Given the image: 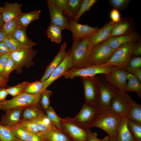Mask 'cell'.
<instances>
[{"mask_svg": "<svg viewBox=\"0 0 141 141\" xmlns=\"http://www.w3.org/2000/svg\"><path fill=\"white\" fill-rule=\"evenodd\" d=\"M3 55L1 53H0V58L1 57V56H2V55Z\"/></svg>", "mask_w": 141, "mask_h": 141, "instance_id": "cell-62", "label": "cell"}, {"mask_svg": "<svg viewBox=\"0 0 141 141\" xmlns=\"http://www.w3.org/2000/svg\"><path fill=\"white\" fill-rule=\"evenodd\" d=\"M11 51L3 41L0 42V53L3 55L9 54Z\"/></svg>", "mask_w": 141, "mask_h": 141, "instance_id": "cell-52", "label": "cell"}, {"mask_svg": "<svg viewBox=\"0 0 141 141\" xmlns=\"http://www.w3.org/2000/svg\"><path fill=\"white\" fill-rule=\"evenodd\" d=\"M67 43L64 42L60 46L59 51L52 61L48 66L40 81L44 82L50 76L52 72L63 60L66 54Z\"/></svg>", "mask_w": 141, "mask_h": 141, "instance_id": "cell-25", "label": "cell"}, {"mask_svg": "<svg viewBox=\"0 0 141 141\" xmlns=\"http://www.w3.org/2000/svg\"><path fill=\"white\" fill-rule=\"evenodd\" d=\"M56 6L61 9L66 15L68 20H72L69 8V0H52Z\"/></svg>", "mask_w": 141, "mask_h": 141, "instance_id": "cell-39", "label": "cell"}, {"mask_svg": "<svg viewBox=\"0 0 141 141\" xmlns=\"http://www.w3.org/2000/svg\"><path fill=\"white\" fill-rule=\"evenodd\" d=\"M43 82L40 80L28 82L22 92L32 95L40 94L43 91Z\"/></svg>", "mask_w": 141, "mask_h": 141, "instance_id": "cell-32", "label": "cell"}, {"mask_svg": "<svg viewBox=\"0 0 141 141\" xmlns=\"http://www.w3.org/2000/svg\"><path fill=\"white\" fill-rule=\"evenodd\" d=\"M140 37L135 31L127 34L111 37L107 40L110 46L115 49L124 44L139 41Z\"/></svg>", "mask_w": 141, "mask_h": 141, "instance_id": "cell-21", "label": "cell"}, {"mask_svg": "<svg viewBox=\"0 0 141 141\" xmlns=\"http://www.w3.org/2000/svg\"><path fill=\"white\" fill-rule=\"evenodd\" d=\"M46 3L50 16V24L60 27L63 30L67 29L70 31L69 22L63 11L56 6L52 0H47Z\"/></svg>", "mask_w": 141, "mask_h": 141, "instance_id": "cell-13", "label": "cell"}, {"mask_svg": "<svg viewBox=\"0 0 141 141\" xmlns=\"http://www.w3.org/2000/svg\"><path fill=\"white\" fill-rule=\"evenodd\" d=\"M17 139L8 127L0 124V141H16Z\"/></svg>", "mask_w": 141, "mask_h": 141, "instance_id": "cell-41", "label": "cell"}, {"mask_svg": "<svg viewBox=\"0 0 141 141\" xmlns=\"http://www.w3.org/2000/svg\"><path fill=\"white\" fill-rule=\"evenodd\" d=\"M4 9V7H0V13L2 12Z\"/></svg>", "mask_w": 141, "mask_h": 141, "instance_id": "cell-60", "label": "cell"}, {"mask_svg": "<svg viewBox=\"0 0 141 141\" xmlns=\"http://www.w3.org/2000/svg\"><path fill=\"white\" fill-rule=\"evenodd\" d=\"M108 109L110 111L115 115L128 117V112L123 99L117 89Z\"/></svg>", "mask_w": 141, "mask_h": 141, "instance_id": "cell-24", "label": "cell"}, {"mask_svg": "<svg viewBox=\"0 0 141 141\" xmlns=\"http://www.w3.org/2000/svg\"><path fill=\"white\" fill-rule=\"evenodd\" d=\"M73 67L72 53L70 48L66 52L65 56L61 63L52 72L49 78L43 82V91L56 80L63 76L69 69Z\"/></svg>", "mask_w": 141, "mask_h": 141, "instance_id": "cell-12", "label": "cell"}, {"mask_svg": "<svg viewBox=\"0 0 141 141\" xmlns=\"http://www.w3.org/2000/svg\"><path fill=\"white\" fill-rule=\"evenodd\" d=\"M38 134L43 141H75L65 131L56 126L46 131L40 132Z\"/></svg>", "mask_w": 141, "mask_h": 141, "instance_id": "cell-17", "label": "cell"}, {"mask_svg": "<svg viewBox=\"0 0 141 141\" xmlns=\"http://www.w3.org/2000/svg\"><path fill=\"white\" fill-rule=\"evenodd\" d=\"M69 22L73 40L90 36L97 32L100 29L92 27L87 25H82L73 20L69 21Z\"/></svg>", "mask_w": 141, "mask_h": 141, "instance_id": "cell-15", "label": "cell"}, {"mask_svg": "<svg viewBox=\"0 0 141 141\" xmlns=\"http://www.w3.org/2000/svg\"><path fill=\"white\" fill-rule=\"evenodd\" d=\"M26 141H43L38 134H29Z\"/></svg>", "mask_w": 141, "mask_h": 141, "instance_id": "cell-55", "label": "cell"}, {"mask_svg": "<svg viewBox=\"0 0 141 141\" xmlns=\"http://www.w3.org/2000/svg\"><path fill=\"white\" fill-rule=\"evenodd\" d=\"M25 107L17 108L5 110V114L1 118L0 124L8 127L19 123L21 120L22 111Z\"/></svg>", "mask_w": 141, "mask_h": 141, "instance_id": "cell-20", "label": "cell"}, {"mask_svg": "<svg viewBox=\"0 0 141 141\" xmlns=\"http://www.w3.org/2000/svg\"><path fill=\"white\" fill-rule=\"evenodd\" d=\"M116 23L111 21L105 24L96 33L85 38L95 45L107 40L110 36Z\"/></svg>", "mask_w": 141, "mask_h": 141, "instance_id": "cell-19", "label": "cell"}, {"mask_svg": "<svg viewBox=\"0 0 141 141\" xmlns=\"http://www.w3.org/2000/svg\"><path fill=\"white\" fill-rule=\"evenodd\" d=\"M61 126L75 141H87L91 130L74 121L72 118H62Z\"/></svg>", "mask_w": 141, "mask_h": 141, "instance_id": "cell-5", "label": "cell"}, {"mask_svg": "<svg viewBox=\"0 0 141 141\" xmlns=\"http://www.w3.org/2000/svg\"><path fill=\"white\" fill-rule=\"evenodd\" d=\"M26 28L18 26L12 36L21 45L32 49L37 43L28 38L26 33Z\"/></svg>", "mask_w": 141, "mask_h": 141, "instance_id": "cell-27", "label": "cell"}, {"mask_svg": "<svg viewBox=\"0 0 141 141\" xmlns=\"http://www.w3.org/2000/svg\"><path fill=\"white\" fill-rule=\"evenodd\" d=\"M141 55V44L140 41L137 43L133 51L132 55L139 56Z\"/></svg>", "mask_w": 141, "mask_h": 141, "instance_id": "cell-53", "label": "cell"}, {"mask_svg": "<svg viewBox=\"0 0 141 141\" xmlns=\"http://www.w3.org/2000/svg\"><path fill=\"white\" fill-rule=\"evenodd\" d=\"M122 117L114 114L108 108L101 107L89 128H99L106 132L110 137H116L117 127Z\"/></svg>", "mask_w": 141, "mask_h": 141, "instance_id": "cell-2", "label": "cell"}, {"mask_svg": "<svg viewBox=\"0 0 141 141\" xmlns=\"http://www.w3.org/2000/svg\"><path fill=\"white\" fill-rule=\"evenodd\" d=\"M17 18L13 19L5 22L2 28L5 33L7 37L12 36L18 25Z\"/></svg>", "mask_w": 141, "mask_h": 141, "instance_id": "cell-38", "label": "cell"}, {"mask_svg": "<svg viewBox=\"0 0 141 141\" xmlns=\"http://www.w3.org/2000/svg\"><path fill=\"white\" fill-rule=\"evenodd\" d=\"M19 124L25 131L29 134H38L40 131L35 123L31 120H21Z\"/></svg>", "mask_w": 141, "mask_h": 141, "instance_id": "cell-33", "label": "cell"}, {"mask_svg": "<svg viewBox=\"0 0 141 141\" xmlns=\"http://www.w3.org/2000/svg\"><path fill=\"white\" fill-rule=\"evenodd\" d=\"M8 81V79H5L2 76H0V88L5 87Z\"/></svg>", "mask_w": 141, "mask_h": 141, "instance_id": "cell-56", "label": "cell"}, {"mask_svg": "<svg viewBox=\"0 0 141 141\" xmlns=\"http://www.w3.org/2000/svg\"><path fill=\"white\" fill-rule=\"evenodd\" d=\"M131 1L130 0H110L108 2L113 8L120 12L126 8Z\"/></svg>", "mask_w": 141, "mask_h": 141, "instance_id": "cell-44", "label": "cell"}, {"mask_svg": "<svg viewBox=\"0 0 141 141\" xmlns=\"http://www.w3.org/2000/svg\"><path fill=\"white\" fill-rule=\"evenodd\" d=\"M45 111L47 116L55 126L59 129H62L61 126L62 118L57 115L52 107L50 106Z\"/></svg>", "mask_w": 141, "mask_h": 141, "instance_id": "cell-40", "label": "cell"}, {"mask_svg": "<svg viewBox=\"0 0 141 141\" xmlns=\"http://www.w3.org/2000/svg\"><path fill=\"white\" fill-rule=\"evenodd\" d=\"M40 94L32 95L22 92L11 99L1 103L0 109L5 111L40 103Z\"/></svg>", "mask_w": 141, "mask_h": 141, "instance_id": "cell-4", "label": "cell"}, {"mask_svg": "<svg viewBox=\"0 0 141 141\" xmlns=\"http://www.w3.org/2000/svg\"><path fill=\"white\" fill-rule=\"evenodd\" d=\"M93 47L90 42L85 38L73 40L70 48L73 68L81 69L92 66L90 58Z\"/></svg>", "mask_w": 141, "mask_h": 141, "instance_id": "cell-1", "label": "cell"}, {"mask_svg": "<svg viewBox=\"0 0 141 141\" xmlns=\"http://www.w3.org/2000/svg\"><path fill=\"white\" fill-rule=\"evenodd\" d=\"M81 78L84 88L85 102L98 104V89L100 80L99 78L96 76Z\"/></svg>", "mask_w": 141, "mask_h": 141, "instance_id": "cell-9", "label": "cell"}, {"mask_svg": "<svg viewBox=\"0 0 141 141\" xmlns=\"http://www.w3.org/2000/svg\"><path fill=\"white\" fill-rule=\"evenodd\" d=\"M32 120L37 125L40 132L46 131L55 126L45 113Z\"/></svg>", "mask_w": 141, "mask_h": 141, "instance_id": "cell-30", "label": "cell"}, {"mask_svg": "<svg viewBox=\"0 0 141 141\" xmlns=\"http://www.w3.org/2000/svg\"><path fill=\"white\" fill-rule=\"evenodd\" d=\"M110 139V137L108 135L105 136L103 139H99L97 137V134L96 132H92L91 131L87 141H109Z\"/></svg>", "mask_w": 141, "mask_h": 141, "instance_id": "cell-48", "label": "cell"}, {"mask_svg": "<svg viewBox=\"0 0 141 141\" xmlns=\"http://www.w3.org/2000/svg\"><path fill=\"white\" fill-rule=\"evenodd\" d=\"M4 23L3 19L2 12L1 13H0V28H2Z\"/></svg>", "mask_w": 141, "mask_h": 141, "instance_id": "cell-58", "label": "cell"}, {"mask_svg": "<svg viewBox=\"0 0 141 141\" xmlns=\"http://www.w3.org/2000/svg\"><path fill=\"white\" fill-rule=\"evenodd\" d=\"M127 125L136 140L141 141V123L129 119Z\"/></svg>", "mask_w": 141, "mask_h": 141, "instance_id": "cell-34", "label": "cell"}, {"mask_svg": "<svg viewBox=\"0 0 141 141\" xmlns=\"http://www.w3.org/2000/svg\"><path fill=\"white\" fill-rule=\"evenodd\" d=\"M137 43H129L121 45L114 52L109 60L101 65L115 66L126 70Z\"/></svg>", "mask_w": 141, "mask_h": 141, "instance_id": "cell-3", "label": "cell"}, {"mask_svg": "<svg viewBox=\"0 0 141 141\" xmlns=\"http://www.w3.org/2000/svg\"><path fill=\"white\" fill-rule=\"evenodd\" d=\"M1 103L0 102V108L1 105Z\"/></svg>", "mask_w": 141, "mask_h": 141, "instance_id": "cell-63", "label": "cell"}, {"mask_svg": "<svg viewBox=\"0 0 141 141\" xmlns=\"http://www.w3.org/2000/svg\"><path fill=\"white\" fill-rule=\"evenodd\" d=\"M23 5L22 4H19L17 2L5 3L2 12L3 19L4 22L17 18L22 14L23 13L22 12L21 8Z\"/></svg>", "mask_w": 141, "mask_h": 141, "instance_id": "cell-23", "label": "cell"}, {"mask_svg": "<svg viewBox=\"0 0 141 141\" xmlns=\"http://www.w3.org/2000/svg\"><path fill=\"white\" fill-rule=\"evenodd\" d=\"M40 10H34L30 12L23 13L17 18L18 26L26 28L33 21L39 18Z\"/></svg>", "mask_w": 141, "mask_h": 141, "instance_id": "cell-28", "label": "cell"}, {"mask_svg": "<svg viewBox=\"0 0 141 141\" xmlns=\"http://www.w3.org/2000/svg\"><path fill=\"white\" fill-rule=\"evenodd\" d=\"M128 82L126 86V93L134 91L141 98V81L136 77L129 73L127 76Z\"/></svg>", "mask_w": 141, "mask_h": 141, "instance_id": "cell-29", "label": "cell"}, {"mask_svg": "<svg viewBox=\"0 0 141 141\" xmlns=\"http://www.w3.org/2000/svg\"><path fill=\"white\" fill-rule=\"evenodd\" d=\"M45 113L40 103L24 108L21 112V120H33Z\"/></svg>", "mask_w": 141, "mask_h": 141, "instance_id": "cell-26", "label": "cell"}, {"mask_svg": "<svg viewBox=\"0 0 141 141\" xmlns=\"http://www.w3.org/2000/svg\"><path fill=\"white\" fill-rule=\"evenodd\" d=\"M111 66L107 65H92L84 68L77 69L72 67L63 75L66 79H73L76 77H92L98 74L104 75L109 73Z\"/></svg>", "mask_w": 141, "mask_h": 141, "instance_id": "cell-6", "label": "cell"}, {"mask_svg": "<svg viewBox=\"0 0 141 141\" xmlns=\"http://www.w3.org/2000/svg\"><path fill=\"white\" fill-rule=\"evenodd\" d=\"M141 57L139 56H135L131 58L127 67L135 68H141Z\"/></svg>", "mask_w": 141, "mask_h": 141, "instance_id": "cell-47", "label": "cell"}, {"mask_svg": "<svg viewBox=\"0 0 141 141\" xmlns=\"http://www.w3.org/2000/svg\"><path fill=\"white\" fill-rule=\"evenodd\" d=\"M9 54H4L0 58V76H1L9 57Z\"/></svg>", "mask_w": 141, "mask_h": 141, "instance_id": "cell-49", "label": "cell"}, {"mask_svg": "<svg viewBox=\"0 0 141 141\" xmlns=\"http://www.w3.org/2000/svg\"><path fill=\"white\" fill-rule=\"evenodd\" d=\"M110 17L111 21L115 23L119 22L121 18L120 12L114 8L110 11Z\"/></svg>", "mask_w": 141, "mask_h": 141, "instance_id": "cell-50", "label": "cell"}, {"mask_svg": "<svg viewBox=\"0 0 141 141\" xmlns=\"http://www.w3.org/2000/svg\"><path fill=\"white\" fill-rule=\"evenodd\" d=\"M109 141H117L116 137H110Z\"/></svg>", "mask_w": 141, "mask_h": 141, "instance_id": "cell-59", "label": "cell"}, {"mask_svg": "<svg viewBox=\"0 0 141 141\" xmlns=\"http://www.w3.org/2000/svg\"><path fill=\"white\" fill-rule=\"evenodd\" d=\"M28 82H23L14 86H9L7 88L8 93L13 97L16 96L22 92Z\"/></svg>", "mask_w": 141, "mask_h": 141, "instance_id": "cell-43", "label": "cell"}, {"mask_svg": "<svg viewBox=\"0 0 141 141\" xmlns=\"http://www.w3.org/2000/svg\"><path fill=\"white\" fill-rule=\"evenodd\" d=\"M117 49L112 48L107 40L93 45L90 58L91 65H99L104 64Z\"/></svg>", "mask_w": 141, "mask_h": 141, "instance_id": "cell-7", "label": "cell"}, {"mask_svg": "<svg viewBox=\"0 0 141 141\" xmlns=\"http://www.w3.org/2000/svg\"><path fill=\"white\" fill-rule=\"evenodd\" d=\"M16 141H22L17 138Z\"/></svg>", "mask_w": 141, "mask_h": 141, "instance_id": "cell-61", "label": "cell"}, {"mask_svg": "<svg viewBox=\"0 0 141 141\" xmlns=\"http://www.w3.org/2000/svg\"><path fill=\"white\" fill-rule=\"evenodd\" d=\"M52 94V91L47 89L43 90L40 93V103L45 111L50 106V98Z\"/></svg>", "mask_w": 141, "mask_h": 141, "instance_id": "cell-42", "label": "cell"}, {"mask_svg": "<svg viewBox=\"0 0 141 141\" xmlns=\"http://www.w3.org/2000/svg\"><path fill=\"white\" fill-rule=\"evenodd\" d=\"M129 119L127 116H122L118 125L116 132L117 141H137L128 127Z\"/></svg>", "mask_w": 141, "mask_h": 141, "instance_id": "cell-22", "label": "cell"}, {"mask_svg": "<svg viewBox=\"0 0 141 141\" xmlns=\"http://www.w3.org/2000/svg\"><path fill=\"white\" fill-rule=\"evenodd\" d=\"M3 41L11 52L32 49L21 45L12 36L6 37Z\"/></svg>", "mask_w": 141, "mask_h": 141, "instance_id": "cell-35", "label": "cell"}, {"mask_svg": "<svg viewBox=\"0 0 141 141\" xmlns=\"http://www.w3.org/2000/svg\"><path fill=\"white\" fill-rule=\"evenodd\" d=\"M82 0H69L70 10L71 13L72 20L78 12Z\"/></svg>", "mask_w": 141, "mask_h": 141, "instance_id": "cell-46", "label": "cell"}, {"mask_svg": "<svg viewBox=\"0 0 141 141\" xmlns=\"http://www.w3.org/2000/svg\"><path fill=\"white\" fill-rule=\"evenodd\" d=\"M134 22L130 17H123L117 22L110 37L127 34L135 31Z\"/></svg>", "mask_w": 141, "mask_h": 141, "instance_id": "cell-18", "label": "cell"}, {"mask_svg": "<svg viewBox=\"0 0 141 141\" xmlns=\"http://www.w3.org/2000/svg\"><path fill=\"white\" fill-rule=\"evenodd\" d=\"M6 37V34L2 28H0V42L3 41Z\"/></svg>", "mask_w": 141, "mask_h": 141, "instance_id": "cell-57", "label": "cell"}, {"mask_svg": "<svg viewBox=\"0 0 141 141\" xmlns=\"http://www.w3.org/2000/svg\"><path fill=\"white\" fill-rule=\"evenodd\" d=\"M62 30L60 27L50 24L47 29L46 34L52 42L59 44L62 40L61 32Z\"/></svg>", "mask_w": 141, "mask_h": 141, "instance_id": "cell-31", "label": "cell"}, {"mask_svg": "<svg viewBox=\"0 0 141 141\" xmlns=\"http://www.w3.org/2000/svg\"><path fill=\"white\" fill-rule=\"evenodd\" d=\"M129 73L126 70L111 66L109 73L104 76L108 83L113 87L119 91L125 92Z\"/></svg>", "mask_w": 141, "mask_h": 141, "instance_id": "cell-11", "label": "cell"}, {"mask_svg": "<svg viewBox=\"0 0 141 141\" xmlns=\"http://www.w3.org/2000/svg\"><path fill=\"white\" fill-rule=\"evenodd\" d=\"M126 70L130 73L137 77L141 81V69L140 68H131L127 67Z\"/></svg>", "mask_w": 141, "mask_h": 141, "instance_id": "cell-51", "label": "cell"}, {"mask_svg": "<svg viewBox=\"0 0 141 141\" xmlns=\"http://www.w3.org/2000/svg\"><path fill=\"white\" fill-rule=\"evenodd\" d=\"M97 1V0H82L79 10L73 20L78 22L83 14L86 11H89Z\"/></svg>", "mask_w": 141, "mask_h": 141, "instance_id": "cell-36", "label": "cell"}, {"mask_svg": "<svg viewBox=\"0 0 141 141\" xmlns=\"http://www.w3.org/2000/svg\"><path fill=\"white\" fill-rule=\"evenodd\" d=\"M100 108L98 104L85 102L79 112L75 117L72 118V119L80 125L89 128L90 125Z\"/></svg>", "mask_w": 141, "mask_h": 141, "instance_id": "cell-10", "label": "cell"}, {"mask_svg": "<svg viewBox=\"0 0 141 141\" xmlns=\"http://www.w3.org/2000/svg\"><path fill=\"white\" fill-rule=\"evenodd\" d=\"M118 91L128 112L129 119L141 123V105L134 101L126 93Z\"/></svg>", "mask_w": 141, "mask_h": 141, "instance_id": "cell-14", "label": "cell"}, {"mask_svg": "<svg viewBox=\"0 0 141 141\" xmlns=\"http://www.w3.org/2000/svg\"><path fill=\"white\" fill-rule=\"evenodd\" d=\"M8 95L7 88L5 87L0 88V102L2 103L5 101Z\"/></svg>", "mask_w": 141, "mask_h": 141, "instance_id": "cell-54", "label": "cell"}, {"mask_svg": "<svg viewBox=\"0 0 141 141\" xmlns=\"http://www.w3.org/2000/svg\"><path fill=\"white\" fill-rule=\"evenodd\" d=\"M116 89L109 83L100 80L98 92V104L102 108H108Z\"/></svg>", "mask_w": 141, "mask_h": 141, "instance_id": "cell-16", "label": "cell"}, {"mask_svg": "<svg viewBox=\"0 0 141 141\" xmlns=\"http://www.w3.org/2000/svg\"><path fill=\"white\" fill-rule=\"evenodd\" d=\"M37 52V51L31 49L12 51L9 54L15 63L17 73L22 72L24 67L29 68L34 64L33 58Z\"/></svg>", "mask_w": 141, "mask_h": 141, "instance_id": "cell-8", "label": "cell"}, {"mask_svg": "<svg viewBox=\"0 0 141 141\" xmlns=\"http://www.w3.org/2000/svg\"><path fill=\"white\" fill-rule=\"evenodd\" d=\"M15 63L9 56L1 76L5 79H8L10 73L13 70H15Z\"/></svg>", "mask_w": 141, "mask_h": 141, "instance_id": "cell-45", "label": "cell"}, {"mask_svg": "<svg viewBox=\"0 0 141 141\" xmlns=\"http://www.w3.org/2000/svg\"><path fill=\"white\" fill-rule=\"evenodd\" d=\"M8 128L16 138L22 141H26L27 140L29 133L20 127L19 123L11 126Z\"/></svg>", "mask_w": 141, "mask_h": 141, "instance_id": "cell-37", "label": "cell"}]
</instances>
